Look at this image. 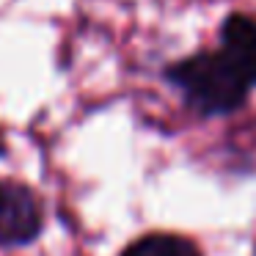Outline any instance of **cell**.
Here are the masks:
<instances>
[{
	"label": "cell",
	"mask_w": 256,
	"mask_h": 256,
	"mask_svg": "<svg viewBox=\"0 0 256 256\" xmlns=\"http://www.w3.org/2000/svg\"><path fill=\"white\" fill-rule=\"evenodd\" d=\"M44 210L28 184L0 182V245L17 248L42 234Z\"/></svg>",
	"instance_id": "obj_2"
},
{
	"label": "cell",
	"mask_w": 256,
	"mask_h": 256,
	"mask_svg": "<svg viewBox=\"0 0 256 256\" xmlns=\"http://www.w3.org/2000/svg\"><path fill=\"white\" fill-rule=\"evenodd\" d=\"M218 50L256 88V17L242 12L226 14L218 28Z\"/></svg>",
	"instance_id": "obj_3"
},
{
	"label": "cell",
	"mask_w": 256,
	"mask_h": 256,
	"mask_svg": "<svg viewBox=\"0 0 256 256\" xmlns=\"http://www.w3.org/2000/svg\"><path fill=\"white\" fill-rule=\"evenodd\" d=\"M168 86L179 91L184 108L198 118L240 113L250 100V83L220 50H198L162 69Z\"/></svg>",
	"instance_id": "obj_1"
},
{
	"label": "cell",
	"mask_w": 256,
	"mask_h": 256,
	"mask_svg": "<svg viewBox=\"0 0 256 256\" xmlns=\"http://www.w3.org/2000/svg\"><path fill=\"white\" fill-rule=\"evenodd\" d=\"M122 256H204V254L193 240L182 237V234L154 232L130 242L122 250Z\"/></svg>",
	"instance_id": "obj_4"
}]
</instances>
